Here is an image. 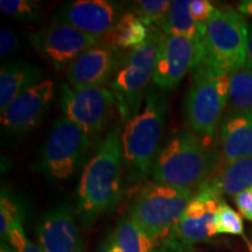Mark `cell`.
<instances>
[{
  "label": "cell",
  "instance_id": "6da1fadb",
  "mask_svg": "<svg viewBox=\"0 0 252 252\" xmlns=\"http://www.w3.org/2000/svg\"><path fill=\"white\" fill-rule=\"evenodd\" d=\"M123 195L122 130L115 126L100 141L82 172L77 189V216L83 224H94L121 203Z\"/></svg>",
  "mask_w": 252,
  "mask_h": 252
},
{
  "label": "cell",
  "instance_id": "7a4b0ae2",
  "mask_svg": "<svg viewBox=\"0 0 252 252\" xmlns=\"http://www.w3.org/2000/svg\"><path fill=\"white\" fill-rule=\"evenodd\" d=\"M167 115L166 93L151 84L140 111L125 123L122 131L123 165L132 180H144L151 174L160 150Z\"/></svg>",
  "mask_w": 252,
  "mask_h": 252
},
{
  "label": "cell",
  "instance_id": "3957f363",
  "mask_svg": "<svg viewBox=\"0 0 252 252\" xmlns=\"http://www.w3.org/2000/svg\"><path fill=\"white\" fill-rule=\"evenodd\" d=\"M216 166L210 152L197 133L186 131L171 138L158 152L151 175L159 184L197 191L212 178Z\"/></svg>",
  "mask_w": 252,
  "mask_h": 252
},
{
  "label": "cell",
  "instance_id": "277c9868",
  "mask_svg": "<svg viewBox=\"0 0 252 252\" xmlns=\"http://www.w3.org/2000/svg\"><path fill=\"white\" fill-rule=\"evenodd\" d=\"M249 33L247 20L239 12L217 9L206 24L203 58L194 71L220 77L244 67Z\"/></svg>",
  "mask_w": 252,
  "mask_h": 252
},
{
  "label": "cell",
  "instance_id": "5b68a950",
  "mask_svg": "<svg viewBox=\"0 0 252 252\" xmlns=\"http://www.w3.org/2000/svg\"><path fill=\"white\" fill-rule=\"evenodd\" d=\"M162 32L152 30L143 45L126 52L119 62L109 89L115 97L122 121L126 123L140 111L152 82Z\"/></svg>",
  "mask_w": 252,
  "mask_h": 252
},
{
  "label": "cell",
  "instance_id": "8992f818",
  "mask_svg": "<svg viewBox=\"0 0 252 252\" xmlns=\"http://www.w3.org/2000/svg\"><path fill=\"white\" fill-rule=\"evenodd\" d=\"M196 191L149 182L132 201L128 215L158 244L171 234Z\"/></svg>",
  "mask_w": 252,
  "mask_h": 252
},
{
  "label": "cell",
  "instance_id": "52a82bcc",
  "mask_svg": "<svg viewBox=\"0 0 252 252\" xmlns=\"http://www.w3.org/2000/svg\"><path fill=\"white\" fill-rule=\"evenodd\" d=\"M89 141L90 135L83 128L60 116L41 150L36 169L49 179L67 180L83 163Z\"/></svg>",
  "mask_w": 252,
  "mask_h": 252
},
{
  "label": "cell",
  "instance_id": "ba28073f",
  "mask_svg": "<svg viewBox=\"0 0 252 252\" xmlns=\"http://www.w3.org/2000/svg\"><path fill=\"white\" fill-rule=\"evenodd\" d=\"M194 82L185 99V117L195 133L212 138L220 125L229 102V75L212 77L193 71Z\"/></svg>",
  "mask_w": 252,
  "mask_h": 252
},
{
  "label": "cell",
  "instance_id": "9c48e42d",
  "mask_svg": "<svg viewBox=\"0 0 252 252\" xmlns=\"http://www.w3.org/2000/svg\"><path fill=\"white\" fill-rule=\"evenodd\" d=\"M63 116L80 126L89 135L99 133L105 127L113 108L115 97L105 87L74 90L68 83L60 88Z\"/></svg>",
  "mask_w": 252,
  "mask_h": 252
},
{
  "label": "cell",
  "instance_id": "30bf717a",
  "mask_svg": "<svg viewBox=\"0 0 252 252\" xmlns=\"http://www.w3.org/2000/svg\"><path fill=\"white\" fill-rule=\"evenodd\" d=\"M202 58V43L162 33L152 84L163 91L175 89L188 71H194L198 67Z\"/></svg>",
  "mask_w": 252,
  "mask_h": 252
},
{
  "label": "cell",
  "instance_id": "8fae6325",
  "mask_svg": "<svg viewBox=\"0 0 252 252\" xmlns=\"http://www.w3.org/2000/svg\"><path fill=\"white\" fill-rule=\"evenodd\" d=\"M99 39L75 30L65 24L53 21L30 35L32 47L52 63L56 70L68 68Z\"/></svg>",
  "mask_w": 252,
  "mask_h": 252
},
{
  "label": "cell",
  "instance_id": "7c38bea8",
  "mask_svg": "<svg viewBox=\"0 0 252 252\" xmlns=\"http://www.w3.org/2000/svg\"><path fill=\"white\" fill-rule=\"evenodd\" d=\"M123 12L121 2L111 0H74L60 6L53 21L100 39L118 23Z\"/></svg>",
  "mask_w": 252,
  "mask_h": 252
},
{
  "label": "cell",
  "instance_id": "4fadbf2b",
  "mask_svg": "<svg viewBox=\"0 0 252 252\" xmlns=\"http://www.w3.org/2000/svg\"><path fill=\"white\" fill-rule=\"evenodd\" d=\"M54 94V81L37 82L2 110L0 116L2 128L14 134H24L35 130L49 111Z\"/></svg>",
  "mask_w": 252,
  "mask_h": 252
},
{
  "label": "cell",
  "instance_id": "5bb4252c",
  "mask_svg": "<svg viewBox=\"0 0 252 252\" xmlns=\"http://www.w3.org/2000/svg\"><path fill=\"white\" fill-rule=\"evenodd\" d=\"M222 196L207 186H202L176 223L168 238L188 245L207 242L217 235L216 215Z\"/></svg>",
  "mask_w": 252,
  "mask_h": 252
},
{
  "label": "cell",
  "instance_id": "9a60e30c",
  "mask_svg": "<svg viewBox=\"0 0 252 252\" xmlns=\"http://www.w3.org/2000/svg\"><path fill=\"white\" fill-rule=\"evenodd\" d=\"M124 54L98 40L67 68L69 87L74 90H84L110 83Z\"/></svg>",
  "mask_w": 252,
  "mask_h": 252
},
{
  "label": "cell",
  "instance_id": "2e32d148",
  "mask_svg": "<svg viewBox=\"0 0 252 252\" xmlns=\"http://www.w3.org/2000/svg\"><path fill=\"white\" fill-rule=\"evenodd\" d=\"M77 214L67 203L59 204L41 216L36 228L42 252H84Z\"/></svg>",
  "mask_w": 252,
  "mask_h": 252
},
{
  "label": "cell",
  "instance_id": "e0dca14e",
  "mask_svg": "<svg viewBox=\"0 0 252 252\" xmlns=\"http://www.w3.org/2000/svg\"><path fill=\"white\" fill-rule=\"evenodd\" d=\"M220 138L224 166L252 158V113L230 111L220 122Z\"/></svg>",
  "mask_w": 252,
  "mask_h": 252
},
{
  "label": "cell",
  "instance_id": "ac0fdd59",
  "mask_svg": "<svg viewBox=\"0 0 252 252\" xmlns=\"http://www.w3.org/2000/svg\"><path fill=\"white\" fill-rule=\"evenodd\" d=\"M43 72L33 63L18 61L6 63L0 70V111L19 94L42 81Z\"/></svg>",
  "mask_w": 252,
  "mask_h": 252
},
{
  "label": "cell",
  "instance_id": "d6986e66",
  "mask_svg": "<svg viewBox=\"0 0 252 252\" xmlns=\"http://www.w3.org/2000/svg\"><path fill=\"white\" fill-rule=\"evenodd\" d=\"M151 32L152 30L147 25L127 9L123 12L118 23L99 41L117 52L124 53L143 45L149 39Z\"/></svg>",
  "mask_w": 252,
  "mask_h": 252
},
{
  "label": "cell",
  "instance_id": "ffe728a7",
  "mask_svg": "<svg viewBox=\"0 0 252 252\" xmlns=\"http://www.w3.org/2000/svg\"><path fill=\"white\" fill-rule=\"evenodd\" d=\"M190 0H174L165 20L158 28L167 35L186 37L194 42L202 43L206 34V24H200L191 17Z\"/></svg>",
  "mask_w": 252,
  "mask_h": 252
},
{
  "label": "cell",
  "instance_id": "44dd1931",
  "mask_svg": "<svg viewBox=\"0 0 252 252\" xmlns=\"http://www.w3.org/2000/svg\"><path fill=\"white\" fill-rule=\"evenodd\" d=\"M203 186L209 187L220 196L223 194L235 196L252 188V158L223 166V168Z\"/></svg>",
  "mask_w": 252,
  "mask_h": 252
},
{
  "label": "cell",
  "instance_id": "7402d4cb",
  "mask_svg": "<svg viewBox=\"0 0 252 252\" xmlns=\"http://www.w3.org/2000/svg\"><path fill=\"white\" fill-rule=\"evenodd\" d=\"M113 236L123 252H152L158 245L128 214L119 220Z\"/></svg>",
  "mask_w": 252,
  "mask_h": 252
},
{
  "label": "cell",
  "instance_id": "603a6c76",
  "mask_svg": "<svg viewBox=\"0 0 252 252\" xmlns=\"http://www.w3.org/2000/svg\"><path fill=\"white\" fill-rule=\"evenodd\" d=\"M229 78L231 111L252 113V70L242 67L232 71Z\"/></svg>",
  "mask_w": 252,
  "mask_h": 252
},
{
  "label": "cell",
  "instance_id": "cb8c5ba5",
  "mask_svg": "<svg viewBox=\"0 0 252 252\" xmlns=\"http://www.w3.org/2000/svg\"><path fill=\"white\" fill-rule=\"evenodd\" d=\"M172 6L168 0H137L128 5V11L137 15L151 30H158Z\"/></svg>",
  "mask_w": 252,
  "mask_h": 252
},
{
  "label": "cell",
  "instance_id": "d4e9b609",
  "mask_svg": "<svg viewBox=\"0 0 252 252\" xmlns=\"http://www.w3.org/2000/svg\"><path fill=\"white\" fill-rule=\"evenodd\" d=\"M0 8L8 17L23 21H40L42 9L37 4L30 0H1Z\"/></svg>",
  "mask_w": 252,
  "mask_h": 252
},
{
  "label": "cell",
  "instance_id": "484cf974",
  "mask_svg": "<svg viewBox=\"0 0 252 252\" xmlns=\"http://www.w3.org/2000/svg\"><path fill=\"white\" fill-rule=\"evenodd\" d=\"M216 229L217 234L235 236H243L244 234L243 219L236 210L228 206L223 198L216 215Z\"/></svg>",
  "mask_w": 252,
  "mask_h": 252
},
{
  "label": "cell",
  "instance_id": "4316f807",
  "mask_svg": "<svg viewBox=\"0 0 252 252\" xmlns=\"http://www.w3.org/2000/svg\"><path fill=\"white\" fill-rule=\"evenodd\" d=\"M23 220L21 209L19 204L15 202L7 193L1 191L0 197V237L1 242H6L9 231L13 228L15 223Z\"/></svg>",
  "mask_w": 252,
  "mask_h": 252
},
{
  "label": "cell",
  "instance_id": "83f0119b",
  "mask_svg": "<svg viewBox=\"0 0 252 252\" xmlns=\"http://www.w3.org/2000/svg\"><path fill=\"white\" fill-rule=\"evenodd\" d=\"M6 242L12 248V252H42L39 245L32 243L24 230L23 220L15 223L9 231Z\"/></svg>",
  "mask_w": 252,
  "mask_h": 252
},
{
  "label": "cell",
  "instance_id": "f1b7e54d",
  "mask_svg": "<svg viewBox=\"0 0 252 252\" xmlns=\"http://www.w3.org/2000/svg\"><path fill=\"white\" fill-rule=\"evenodd\" d=\"M189 9L194 20L200 24H207L217 11V8L214 7L208 0H190Z\"/></svg>",
  "mask_w": 252,
  "mask_h": 252
},
{
  "label": "cell",
  "instance_id": "f546056e",
  "mask_svg": "<svg viewBox=\"0 0 252 252\" xmlns=\"http://www.w3.org/2000/svg\"><path fill=\"white\" fill-rule=\"evenodd\" d=\"M19 47V39L12 31L7 28H1L0 31V54L1 58L12 55L17 52Z\"/></svg>",
  "mask_w": 252,
  "mask_h": 252
},
{
  "label": "cell",
  "instance_id": "4dcf8cb0",
  "mask_svg": "<svg viewBox=\"0 0 252 252\" xmlns=\"http://www.w3.org/2000/svg\"><path fill=\"white\" fill-rule=\"evenodd\" d=\"M152 252H197L194 249V245H188L180 241L172 238H165L157 245Z\"/></svg>",
  "mask_w": 252,
  "mask_h": 252
},
{
  "label": "cell",
  "instance_id": "1f68e13d",
  "mask_svg": "<svg viewBox=\"0 0 252 252\" xmlns=\"http://www.w3.org/2000/svg\"><path fill=\"white\" fill-rule=\"evenodd\" d=\"M234 201L242 216L252 220V188L235 195Z\"/></svg>",
  "mask_w": 252,
  "mask_h": 252
},
{
  "label": "cell",
  "instance_id": "d6a6232c",
  "mask_svg": "<svg viewBox=\"0 0 252 252\" xmlns=\"http://www.w3.org/2000/svg\"><path fill=\"white\" fill-rule=\"evenodd\" d=\"M94 252H123L117 242H116L113 232L109 235L104 241L98 245V248L94 250Z\"/></svg>",
  "mask_w": 252,
  "mask_h": 252
},
{
  "label": "cell",
  "instance_id": "836d02e7",
  "mask_svg": "<svg viewBox=\"0 0 252 252\" xmlns=\"http://www.w3.org/2000/svg\"><path fill=\"white\" fill-rule=\"evenodd\" d=\"M238 12L245 17H252V0H244L239 2Z\"/></svg>",
  "mask_w": 252,
  "mask_h": 252
},
{
  "label": "cell",
  "instance_id": "e575fe53",
  "mask_svg": "<svg viewBox=\"0 0 252 252\" xmlns=\"http://www.w3.org/2000/svg\"><path fill=\"white\" fill-rule=\"evenodd\" d=\"M244 67H247L252 70V28L249 33V40H248V49H247V60H245Z\"/></svg>",
  "mask_w": 252,
  "mask_h": 252
}]
</instances>
